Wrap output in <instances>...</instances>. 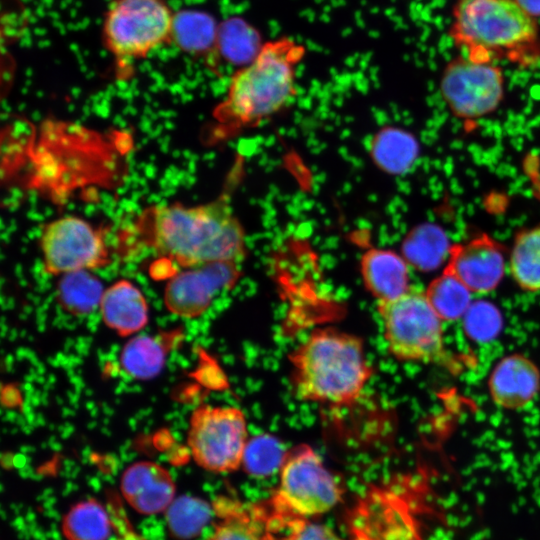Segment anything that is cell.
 <instances>
[{
  "label": "cell",
  "mask_w": 540,
  "mask_h": 540,
  "mask_svg": "<svg viewBox=\"0 0 540 540\" xmlns=\"http://www.w3.org/2000/svg\"><path fill=\"white\" fill-rule=\"evenodd\" d=\"M61 528L67 540H108L112 533V521L101 503L87 499L68 510Z\"/></svg>",
  "instance_id": "cell-25"
},
{
  "label": "cell",
  "mask_w": 540,
  "mask_h": 540,
  "mask_svg": "<svg viewBox=\"0 0 540 540\" xmlns=\"http://www.w3.org/2000/svg\"><path fill=\"white\" fill-rule=\"evenodd\" d=\"M174 15L167 0H113L102 21L104 46L118 60H138L171 42Z\"/></svg>",
  "instance_id": "cell-7"
},
{
  "label": "cell",
  "mask_w": 540,
  "mask_h": 540,
  "mask_svg": "<svg viewBox=\"0 0 540 540\" xmlns=\"http://www.w3.org/2000/svg\"><path fill=\"white\" fill-rule=\"evenodd\" d=\"M360 272L366 289L378 302L393 300L411 288L409 264L401 254L389 249L365 251Z\"/></svg>",
  "instance_id": "cell-16"
},
{
  "label": "cell",
  "mask_w": 540,
  "mask_h": 540,
  "mask_svg": "<svg viewBox=\"0 0 540 540\" xmlns=\"http://www.w3.org/2000/svg\"><path fill=\"white\" fill-rule=\"evenodd\" d=\"M142 220L152 248L185 269L238 263L246 254L243 226L224 199L195 206L158 205Z\"/></svg>",
  "instance_id": "cell-1"
},
{
  "label": "cell",
  "mask_w": 540,
  "mask_h": 540,
  "mask_svg": "<svg viewBox=\"0 0 540 540\" xmlns=\"http://www.w3.org/2000/svg\"><path fill=\"white\" fill-rule=\"evenodd\" d=\"M375 164L390 174L407 172L419 155L416 137L403 129L385 127L373 138L370 149Z\"/></svg>",
  "instance_id": "cell-20"
},
{
  "label": "cell",
  "mask_w": 540,
  "mask_h": 540,
  "mask_svg": "<svg viewBox=\"0 0 540 540\" xmlns=\"http://www.w3.org/2000/svg\"><path fill=\"white\" fill-rule=\"evenodd\" d=\"M506 270L504 247L486 233L452 244L444 271L472 294H488L501 283Z\"/></svg>",
  "instance_id": "cell-12"
},
{
  "label": "cell",
  "mask_w": 540,
  "mask_h": 540,
  "mask_svg": "<svg viewBox=\"0 0 540 540\" xmlns=\"http://www.w3.org/2000/svg\"><path fill=\"white\" fill-rule=\"evenodd\" d=\"M249 440L247 420L234 406L201 404L190 416L187 444L196 464L213 473H230L242 465Z\"/></svg>",
  "instance_id": "cell-8"
},
{
  "label": "cell",
  "mask_w": 540,
  "mask_h": 540,
  "mask_svg": "<svg viewBox=\"0 0 540 540\" xmlns=\"http://www.w3.org/2000/svg\"><path fill=\"white\" fill-rule=\"evenodd\" d=\"M240 276L237 262H213L176 273L166 284L164 304L179 317L203 315L218 293L227 290Z\"/></svg>",
  "instance_id": "cell-11"
},
{
  "label": "cell",
  "mask_w": 540,
  "mask_h": 540,
  "mask_svg": "<svg viewBox=\"0 0 540 540\" xmlns=\"http://www.w3.org/2000/svg\"><path fill=\"white\" fill-rule=\"evenodd\" d=\"M426 297L444 321L463 318L472 305L471 291L456 277L443 270L434 278L425 290Z\"/></svg>",
  "instance_id": "cell-26"
},
{
  "label": "cell",
  "mask_w": 540,
  "mask_h": 540,
  "mask_svg": "<svg viewBox=\"0 0 540 540\" xmlns=\"http://www.w3.org/2000/svg\"><path fill=\"white\" fill-rule=\"evenodd\" d=\"M212 507L217 521L208 540H277L267 503H244L221 496Z\"/></svg>",
  "instance_id": "cell-15"
},
{
  "label": "cell",
  "mask_w": 540,
  "mask_h": 540,
  "mask_svg": "<svg viewBox=\"0 0 540 540\" xmlns=\"http://www.w3.org/2000/svg\"><path fill=\"white\" fill-rule=\"evenodd\" d=\"M160 335H138L130 339L120 353L122 369L134 379L148 380L163 369L169 345Z\"/></svg>",
  "instance_id": "cell-23"
},
{
  "label": "cell",
  "mask_w": 540,
  "mask_h": 540,
  "mask_svg": "<svg viewBox=\"0 0 540 540\" xmlns=\"http://www.w3.org/2000/svg\"><path fill=\"white\" fill-rule=\"evenodd\" d=\"M304 53V47L289 38L264 43L256 59L233 74L216 108L223 134L256 127L286 107L296 94V68Z\"/></svg>",
  "instance_id": "cell-3"
},
{
  "label": "cell",
  "mask_w": 540,
  "mask_h": 540,
  "mask_svg": "<svg viewBox=\"0 0 540 540\" xmlns=\"http://www.w3.org/2000/svg\"><path fill=\"white\" fill-rule=\"evenodd\" d=\"M99 309L104 323L120 336L139 332L148 323L147 301L128 280H119L105 289Z\"/></svg>",
  "instance_id": "cell-17"
},
{
  "label": "cell",
  "mask_w": 540,
  "mask_h": 540,
  "mask_svg": "<svg viewBox=\"0 0 540 540\" xmlns=\"http://www.w3.org/2000/svg\"><path fill=\"white\" fill-rule=\"evenodd\" d=\"M279 472V485L267 501L277 516L309 519L330 511L342 499V483L309 445L287 451Z\"/></svg>",
  "instance_id": "cell-6"
},
{
  "label": "cell",
  "mask_w": 540,
  "mask_h": 540,
  "mask_svg": "<svg viewBox=\"0 0 540 540\" xmlns=\"http://www.w3.org/2000/svg\"><path fill=\"white\" fill-rule=\"evenodd\" d=\"M263 46L258 30L246 20L233 17L219 24L217 54L226 62L245 67L256 59Z\"/></svg>",
  "instance_id": "cell-22"
},
{
  "label": "cell",
  "mask_w": 540,
  "mask_h": 540,
  "mask_svg": "<svg viewBox=\"0 0 540 540\" xmlns=\"http://www.w3.org/2000/svg\"><path fill=\"white\" fill-rule=\"evenodd\" d=\"M523 169L530 181L534 197L540 201V162L538 157L527 155L523 161Z\"/></svg>",
  "instance_id": "cell-31"
},
{
  "label": "cell",
  "mask_w": 540,
  "mask_h": 540,
  "mask_svg": "<svg viewBox=\"0 0 540 540\" xmlns=\"http://www.w3.org/2000/svg\"><path fill=\"white\" fill-rule=\"evenodd\" d=\"M378 313L388 351L397 360L441 363L447 358L443 321L425 291L411 287L393 300L378 302Z\"/></svg>",
  "instance_id": "cell-5"
},
{
  "label": "cell",
  "mask_w": 540,
  "mask_h": 540,
  "mask_svg": "<svg viewBox=\"0 0 540 540\" xmlns=\"http://www.w3.org/2000/svg\"><path fill=\"white\" fill-rule=\"evenodd\" d=\"M104 291L101 281L90 271H75L60 278L56 300L69 314L84 316L99 307Z\"/></svg>",
  "instance_id": "cell-24"
},
{
  "label": "cell",
  "mask_w": 540,
  "mask_h": 540,
  "mask_svg": "<svg viewBox=\"0 0 540 540\" xmlns=\"http://www.w3.org/2000/svg\"><path fill=\"white\" fill-rule=\"evenodd\" d=\"M451 246L440 226L423 223L408 232L402 242L401 255L409 266L428 272L447 262Z\"/></svg>",
  "instance_id": "cell-18"
},
{
  "label": "cell",
  "mask_w": 540,
  "mask_h": 540,
  "mask_svg": "<svg viewBox=\"0 0 540 540\" xmlns=\"http://www.w3.org/2000/svg\"><path fill=\"white\" fill-rule=\"evenodd\" d=\"M464 317L467 332L480 340L491 338L500 327V315L489 304L471 305Z\"/></svg>",
  "instance_id": "cell-30"
},
{
  "label": "cell",
  "mask_w": 540,
  "mask_h": 540,
  "mask_svg": "<svg viewBox=\"0 0 540 540\" xmlns=\"http://www.w3.org/2000/svg\"><path fill=\"white\" fill-rule=\"evenodd\" d=\"M440 93L455 117L463 120L482 118L493 113L503 101L502 69L495 63L475 62L459 55L445 66Z\"/></svg>",
  "instance_id": "cell-9"
},
{
  "label": "cell",
  "mask_w": 540,
  "mask_h": 540,
  "mask_svg": "<svg viewBox=\"0 0 540 540\" xmlns=\"http://www.w3.org/2000/svg\"><path fill=\"white\" fill-rule=\"evenodd\" d=\"M487 387L492 402L499 408L524 409L540 392V369L524 354L506 355L491 370Z\"/></svg>",
  "instance_id": "cell-13"
},
{
  "label": "cell",
  "mask_w": 540,
  "mask_h": 540,
  "mask_svg": "<svg viewBox=\"0 0 540 540\" xmlns=\"http://www.w3.org/2000/svg\"><path fill=\"white\" fill-rule=\"evenodd\" d=\"M43 268L51 275L93 270L110 263L102 234L87 221L65 216L47 223L40 236Z\"/></svg>",
  "instance_id": "cell-10"
},
{
  "label": "cell",
  "mask_w": 540,
  "mask_h": 540,
  "mask_svg": "<svg viewBox=\"0 0 540 540\" xmlns=\"http://www.w3.org/2000/svg\"><path fill=\"white\" fill-rule=\"evenodd\" d=\"M218 27L219 24L206 12L179 11L174 15L171 42L190 55L217 54Z\"/></svg>",
  "instance_id": "cell-19"
},
{
  "label": "cell",
  "mask_w": 540,
  "mask_h": 540,
  "mask_svg": "<svg viewBox=\"0 0 540 540\" xmlns=\"http://www.w3.org/2000/svg\"><path fill=\"white\" fill-rule=\"evenodd\" d=\"M120 489L127 503L142 515L165 512L175 500L170 472L152 461H138L123 472Z\"/></svg>",
  "instance_id": "cell-14"
},
{
  "label": "cell",
  "mask_w": 540,
  "mask_h": 540,
  "mask_svg": "<svg viewBox=\"0 0 540 540\" xmlns=\"http://www.w3.org/2000/svg\"><path fill=\"white\" fill-rule=\"evenodd\" d=\"M277 540H344L330 527L309 519L286 518L272 513Z\"/></svg>",
  "instance_id": "cell-29"
},
{
  "label": "cell",
  "mask_w": 540,
  "mask_h": 540,
  "mask_svg": "<svg viewBox=\"0 0 540 540\" xmlns=\"http://www.w3.org/2000/svg\"><path fill=\"white\" fill-rule=\"evenodd\" d=\"M287 451L274 436L261 434L249 438L242 465L244 471L254 478H266L280 471Z\"/></svg>",
  "instance_id": "cell-28"
},
{
  "label": "cell",
  "mask_w": 540,
  "mask_h": 540,
  "mask_svg": "<svg viewBox=\"0 0 540 540\" xmlns=\"http://www.w3.org/2000/svg\"><path fill=\"white\" fill-rule=\"evenodd\" d=\"M212 505L204 500L183 496L175 499L165 511L169 532L177 539L196 537L210 520Z\"/></svg>",
  "instance_id": "cell-27"
},
{
  "label": "cell",
  "mask_w": 540,
  "mask_h": 540,
  "mask_svg": "<svg viewBox=\"0 0 540 540\" xmlns=\"http://www.w3.org/2000/svg\"><path fill=\"white\" fill-rule=\"evenodd\" d=\"M509 271L523 291L540 293V224L519 230L509 256Z\"/></svg>",
  "instance_id": "cell-21"
},
{
  "label": "cell",
  "mask_w": 540,
  "mask_h": 540,
  "mask_svg": "<svg viewBox=\"0 0 540 540\" xmlns=\"http://www.w3.org/2000/svg\"><path fill=\"white\" fill-rule=\"evenodd\" d=\"M449 35L475 62L527 68L540 61L539 24L515 0H457Z\"/></svg>",
  "instance_id": "cell-4"
},
{
  "label": "cell",
  "mask_w": 540,
  "mask_h": 540,
  "mask_svg": "<svg viewBox=\"0 0 540 540\" xmlns=\"http://www.w3.org/2000/svg\"><path fill=\"white\" fill-rule=\"evenodd\" d=\"M121 540H143V539H138L137 537H128V538H123Z\"/></svg>",
  "instance_id": "cell-33"
},
{
  "label": "cell",
  "mask_w": 540,
  "mask_h": 540,
  "mask_svg": "<svg viewBox=\"0 0 540 540\" xmlns=\"http://www.w3.org/2000/svg\"><path fill=\"white\" fill-rule=\"evenodd\" d=\"M521 8L540 24V0H515Z\"/></svg>",
  "instance_id": "cell-32"
},
{
  "label": "cell",
  "mask_w": 540,
  "mask_h": 540,
  "mask_svg": "<svg viewBox=\"0 0 540 540\" xmlns=\"http://www.w3.org/2000/svg\"><path fill=\"white\" fill-rule=\"evenodd\" d=\"M289 361L294 396L311 403L351 404L373 374L363 341L334 328L310 333L292 351Z\"/></svg>",
  "instance_id": "cell-2"
}]
</instances>
